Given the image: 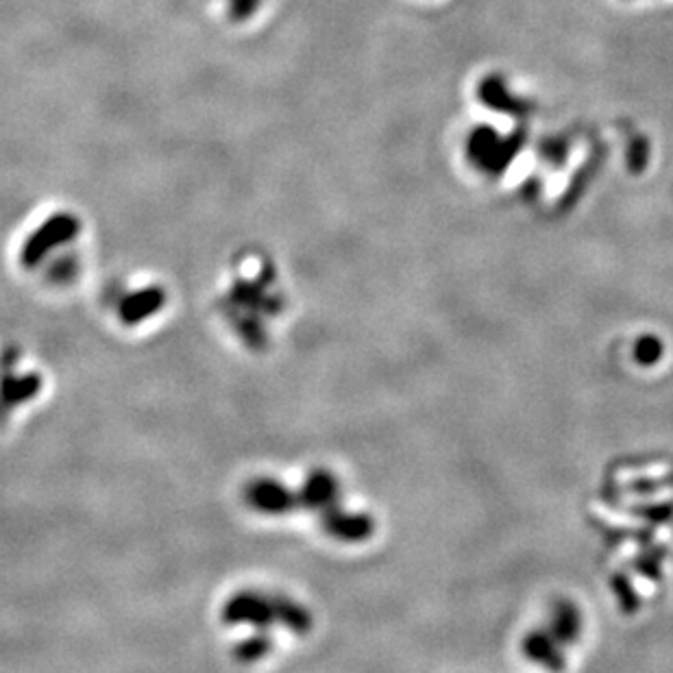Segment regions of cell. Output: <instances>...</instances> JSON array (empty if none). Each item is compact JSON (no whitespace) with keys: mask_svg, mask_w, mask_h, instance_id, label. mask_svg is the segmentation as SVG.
Listing matches in <instances>:
<instances>
[{"mask_svg":"<svg viewBox=\"0 0 673 673\" xmlns=\"http://www.w3.org/2000/svg\"><path fill=\"white\" fill-rule=\"evenodd\" d=\"M223 619L229 626H240V624H249V626H268L275 619V608H273V599H266L257 593L244 591V593H235L223 608Z\"/></svg>","mask_w":673,"mask_h":673,"instance_id":"obj_1","label":"cell"},{"mask_svg":"<svg viewBox=\"0 0 673 673\" xmlns=\"http://www.w3.org/2000/svg\"><path fill=\"white\" fill-rule=\"evenodd\" d=\"M244 497L249 506L260 512H284L293 506V495L273 479H255L246 486Z\"/></svg>","mask_w":673,"mask_h":673,"instance_id":"obj_2","label":"cell"},{"mask_svg":"<svg viewBox=\"0 0 673 673\" xmlns=\"http://www.w3.org/2000/svg\"><path fill=\"white\" fill-rule=\"evenodd\" d=\"M164 306V293L159 288H146L140 290L135 295H129L122 306H120V317L126 326L140 323L148 317H153L155 312H159V308Z\"/></svg>","mask_w":673,"mask_h":673,"instance_id":"obj_3","label":"cell"},{"mask_svg":"<svg viewBox=\"0 0 673 673\" xmlns=\"http://www.w3.org/2000/svg\"><path fill=\"white\" fill-rule=\"evenodd\" d=\"M42 388L40 375H24V377H7L0 386V395L2 401L9 406H18L24 404L29 399H33Z\"/></svg>","mask_w":673,"mask_h":673,"instance_id":"obj_4","label":"cell"},{"mask_svg":"<svg viewBox=\"0 0 673 673\" xmlns=\"http://www.w3.org/2000/svg\"><path fill=\"white\" fill-rule=\"evenodd\" d=\"M268 648H271V643H268L266 637H251V639L242 641L240 646H235L233 657L240 663H255L268 652Z\"/></svg>","mask_w":673,"mask_h":673,"instance_id":"obj_5","label":"cell"}]
</instances>
